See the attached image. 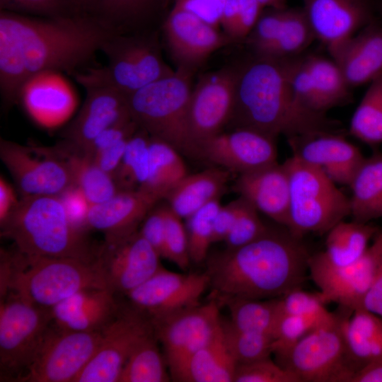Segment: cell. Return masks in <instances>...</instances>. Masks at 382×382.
I'll return each instance as SVG.
<instances>
[{"mask_svg": "<svg viewBox=\"0 0 382 382\" xmlns=\"http://www.w3.org/2000/svg\"><path fill=\"white\" fill-rule=\"evenodd\" d=\"M114 32L88 13L40 17L0 10V92L7 105L40 76L72 74L100 51Z\"/></svg>", "mask_w": 382, "mask_h": 382, "instance_id": "cell-1", "label": "cell"}, {"mask_svg": "<svg viewBox=\"0 0 382 382\" xmlns=\"http://www.w3.org/2000/svg\"><path fill=\"white\" fill-rule=\"evenodd\" d=\"M301 239L286 227L268 228L247 245L212 255L206 271L212 299H274L301 288L311 256Z\"/></svg>", "mask_w": 382, "mask_h": 382, "instance_id": "cell-2", "label": "cell"}, {"mask_svg": "<svg viewBox=\"0 0 382 382\" xmlns=\"http://www.w3.org/2000/svg\"><path fill=\"white\" fill-rule=\"evenodd\" d=\"M273 138L289 139L332 131L325 114L304 108L294 97L280 60L257 57L238 66L234 105L228 124Z\"/></svg>", "mask_w": 382, "mask_h": 382, "instance_id": "cell-3", "label": "cell"}, {"mask_svg": "<svg viewBox=\"0 0 382 382\" xmlns=\"http://www.w3.org/2000/svg\"><path fill=\"white\" fill-rule=\"evenodd\" d=\"M1 236L28 257L96 261L99 250L69 219L58 195L25 196L1 226Z\"/></svg>", "mask_w": 382, "mask_h": 382, "instance_id": "cell-4", "label": "cell"}, {"mask_svg": "<svg viewBox=\"0 0 382 382\" xmlns=\"http://www.w3.org/2000/svg\"><path fill=\"white\" fill-rule=\"evenodd\" d=\"M0 279L1 296L12 292L48 309L83 289L108 288L96 260L28 257L17 250H1Z\"/></svg>", "mask_w": 382, "mask_h": 382, "instance_id": "cell-5", "label": "cell"}, {"mask_svg": "<svg viewBox=\"0 0 382 382\" xmlns=\"http://www.w3.org/2000/svg\"><path fill=\"white\" fill-rule=\"evenodd\" d=\"M100 52L106 56L105 65L73 74L84 88H108L128 96L175 71L163 59L158 33L151 28L115 33Z\"/></svg>", "mask_w": 382, "mask_h": 382, "instance_id": "cell-6", "label": "cell"}, {"mask_svg": "<svg viewBox=\"0 0 382 382\" xmlns=\"http://www.w3.org/2000/svg\"><path fill=\"white\" fill-rule=\"evenodd\" d=\"M192 73L177 69L127 96L130 114L150 137L197 158L188 125Z\"/></svg>", "mask_w": 382, "mask_h": 382, "instance_id": "cell-7", "label": "cell"}, {"mask_svg": "<svg viewBox=\"0 0 382 382\" xmlns=\"http://www.w3.org/2000/svg\"><path fill=\"white\" fill-rule=\"evenodd\" d=\"M284 164L289 180L286 228L302 238L308 233H327L350 215L349 199L322 170L293 156Z\"/></svg>", "mask_w": 382, "mask_h": 382, "instance_id": "cell-8", "label": "cell"}, {"mask_svg": "<svg viewBox=\"0 0 382 382\" xmlns=\"http://www.w3.org/2000/svg\"><path fill=\"white\" fill-rule=\"evenodd\" d=\"M306 335L277 355L282 366L299 382H351L355 370L347 354L342 322L347 309Z\"/></svg>", "mask_w": 382, "mask_h": 382, "instance_id": "cell-9", "label": "cell"}, {"mask_svg": "<svg viewBox=\"0 0 382 382\" xmlns=\"http://www.w3.org/2000/svg\"><path fill=\"white\" fill-rule=\"evenodd\" d=\"M51 323L50 309L12 292L1 296V381H16L28 366Z\"/></svg>", "mask_w": 382, "mask_h": 382, "instance_id": "cell-10", "label": "cell"}, {"mask_svg": "<svg viewBox=\"0 0 382 382\" xmlns=\"http://www.w3.org/2000/svg\"><path fill=\"white\" fill-rule=\"evenodd\" d=\"M102 331L66 330L52 322L17 382H75L96 352Z\"/></svg>", "mask_w": 382, "mask_h": 382, "instance_id": "cell-11", "label": "cell"}, {"mask_svg": "<svg viewBox=\"0 0 382 382\" xmlns=\"http://www.w3.org/2000/svg\"><path fill=\"white\" fill-rule=\"evenodd\" d=\"M0 157L23 197L59 195L75 185L57 146H28L1 139Z\"/></svg>", "mask_w": 382, "mask_h": 382, "instance_id": "cell-12", "label": "cell"}, {"mask_svg": "<svg viewBox=\"0 0 382 382\" xmlns=\"http://www.w3.org/2000/svg\"><path fill=\"white\" fill-rule=\"evenodd\" d=\"M220 303L211 299L204 304L150 320L164 350L171 376L193 353L212 341L220 332Z\"/></svg>", "mask_w": 382, "mask_h": 382, "instance_id": "cell-13", "label": "cell"}, {"mask_svg": "<svg viewBox=\"0 0 382 382\" xmlns=\"http://www.w3.org/2000/svg\"><path fill=\"white\" fill-rule=\"evenodd\" d=\"M154 331L150 319L134 308H121L102 330L100 345L75 382H119L122 369L137 344Z\"/></svg>", "mask_w": 382, "mask_h": 382, "instance_id": "cell-14", "label": "cell"}, {"mask_svg": "<svg viewBox=\"0 0 382 382\" xmlns=\"http://www.w3.org/2000/svg\"><path fill=\"white\" fill-rule=\"evenodd\" d=\"M238 67L226 66L203 76L192 88L188 125L198 158L200 145L228 124L234 105Z\"/></svg>", "mask_w": 382, "mask_h": 382, "instance_id": "cell-15", "label": "cell"}, {"mask_svg": "<svg viewBox=\"0 0 382 382\" xmlns=\"http://www.w3.org/2000/svg\"><path fill=\"white\" fill-rule=\"evenodd\" d=\"M382 251V232L357 262L334 267L308 260V273L325 304L335 303L354 311L362 308L374 282Z\"/></svg>", "mask_w": 382, "mask_h": 382, "instance_id": "cell-16", "label": "cell"}, {"mask_svg": "<svg viewBox=\"0 0 382 382\" xmlns=\"http://www.w3.org/2000/svg\"><path fill=\"white\" fill-rule=\"evenodd\" d=\"M208 287L209 279L206 272L177 273L161 267L126 295L133 308L153 320L200 304Z\"/></svg>", "mask_w": 382, "mask_h": 382, "instance_id": "cell-17", "label": "cell"}, {"mask_svg": "<svg viewBox=\"0 0 382 382\" xmlns=\"http://www.w3.org/2000/svg\"><path fill=\"white\" fill-rule=\"evenodd\" d=\"M160 257L138 231L119 241L105 243L96 261L108 288L127 294L162 267Z\"/></svg>", "mask_w": 382, "mask_h": 382, "instance_id": "cell-18", "label": "cell"}, {"mask_svg": "<svg viewBox=\"0 0 382 382\" xmlns=\"http://www.w3.org/2000/svg\"><path fill=\"white\" fill-rule=\"evenodd\" d=\"M198 158L241 175L277 163V150L275 138L238 128L221 132L203 142Z\"/></svg>", "mask_w": 382, "mask_h": 382, "instance_id": "cell-19", "label": "cell"}, {"mask_svg": "<svg viewBox=\"0 0 382 382\" xmlns=\"http://www.w3.org/2000/svg\"><path fill=\"white\" fill-rule=\"evenodd\" d=\"M302 8L315 38L332 57L374 20V0H303Z\"/></svg>", "mask_w": 382, "mask_h": 382, "instance_id": "cell-20", "label": "cell"}, {"mask_svg": "<svg viewBox=\"0 0 382 382\" xmlns=\"http://www.w3.org/2000/svg\"><path fill=\"white\" fill-rule=\"evenodd\" d=\"M162 31L177 69L191 73L213 52L233 41L217 28L175 7L166 18Z\"/></svg>", "mask_w": 382, "mask_h": 382, "instance_id": "cell-21", "label": "cell"}, {"mask_svg": "<svg viewBox=\"0 0 382 382\" xmlns=\"http://www.w3.org/2000/svg\"><path fill=\"white\" fill-rule=\"evenodd\" d=\"M293 156L322 170L336 184L349 185L364 159L361 151L332 131H321L288 139Z\"/></svg>", "mask_w": 382, "mask_h": 382, "instance_id": "cell-22", "label": "cell"}, {"mask_svg": "<svg viewBox=\"0 0 382 382\" xmlns=\"http://www.w3.org/2000/svg\"><path fill=\"white\" fill-rule=\"evenodd\" d=\"M85 89V101L63 133L66 141L81 152L105 129L132 119L127 96L108 88Z\"/></svg>", "mask_w": 382, "mask_h": 382, "instance_id": "cell-23", "label": "cell"}, {"mask_svg": "<svg viewBox=\"0 0 382 382\" xmlns=\"http://www.w3.org/2000/svg\"><path fill=\"white\" fill-rule=\"evenodd\" d=\"M163 198L144 189L118 191L100 204H91L86 226L102 232L105 243H114L139 231L149 211Z\"/></svg>", "mask_w": 382, "mask_h": 382, "instance_id": "cell-24", "label": "cell"}, {"mask_svg": "<svg viewBox=\"0 0 382 382\" xmlns=\"http://www.w3.org/2000/svg\"><path fill=\"white\" fill-rule=\"evenodd\" d=\"M116 293L109 288L83 289L50 309L58 328L78 332L102 331L119 313Z\"/></svg>", "mask_w": 382, "mask_h": 382, "instance_id": "cell-25", "label": "cell"}, {"mask_svg": "<svg viewBox=\"0 0 382 382\" xmlns=\"http://www.w3.org/2000/svg\"><path fill=\"white\" fill-rule=\"evenodd\" d=\"M235 191L280 226L286 227L289 211V180L284 163L278 162L239 175Z\"/></svg>", "mask_w": 382, "mask_h": 382, "instance_id": "cell-26", "label": "cell"}, {"mask_svg": "<svg viewBox=\"0 0 382 382\" xmlns=\"http://www.w3.org/2000/svg\"><path fill=\"white\" fill-rule=\"evenodd\" d=\"M350 88L370 83L382 74V25L372 21L332 57Z\"/></svg>", "mask_w": 382, "mask_h": 382, "instance_id": "cell-27", "label": "cell"}, {"mask_svg": "<svg viewBox=\"0 0 382 382\" xmlns=\"http://www.w3.org/2000/svg\"><path fill=\"white\" fill-rule=\"evenodd\" d=\"M231 172L223 168H209L187 174L167 194L168 207L182 219H187L225 191Z\"/></svg>", "mask_w": 382, "mask_h": 382, "instance_id": "cell-28", "label": "cell"}, {"mask_svg": "<svg viewBox=\"0 0 382 382\" xmlns=\"http://www.w3.org/2000/svg\"><path fill=\"white\" fill-rule=\"evenodd\" d=\"M342 328L347 354L355 373L382 359V317L363 308L347 310Z\"/></svg>", "mask_w": 382, "mask_h": 382, "instance_id": "cell-29", "label": "cell"}, {"mask_svg": "<svg viewBox=\"0 0 382 382\" xmlns=\"http://www.w3.org/2000/svg\"><path fill=\"white\" fill-rule=\"evenodd\" d=\"M237 365L220 330L212 341L190 356L171 376L183 382H234Z\"/></svg>", "mask_w": 382, "mask_h": 382, "instance_id": "cell-30", "label": "cell"}, {"mask_svg": "<svg viewBox=\"0 0 382 382\" xmlns=\"http://www.w3.org/2000/svg\"><path fill=\"white\" fill-rule=\"evenodd\" d=\"M40 76L23 90L21 100L30 115L45 127L63 122L71 113L74 100L68 89L59 82Z\"/></svg>", "mask_w": 382, "mask_h": 382, "instance_id": "cell-31", "label": "cell"}, {"mask_svg": "<svg viewBox=\"0 0 382 382\" xmlns=\"http://www.w3.org/2000/svg\"><path fill=\"white\" fill-rule=\"evenodd\" d=\"M376 233L377 228L368 222L342 220L327 232L325 250L311 257L330 267L352 265L364 255Z\"/></svg>", "mask_w": 382, "mask_h": 382, "instance_id": "cell-32", "label": "cell"}, {"mask_svg": "<svg viewBox=\"0 0 382 382\" xmlns=\"http://www.w3.org/2000/svg\"><path fill=\"white\" fill-rule=\"evenodd\" d=\"M350 215L367 223L382 217V154L364 158L349 185Z\"/></svg>", "mask_w": 382, "mask_h": 382, "instance_id": "cell-33", "label": "cell"}, {"mask_svg": "<svg viewBox=\"0 0 382 382\" xmlns=\"http://www.w3.org/2000/svg\"><path fill=\"white\" fill-rule=\"evenodd\" d=\"M165 0H99L91 13L116 33L149 29Z\"/></svg>", "mask_w": 382, "mask_h": 382, "instance_id": "cell-34", "label": "cell"}, {"mask_svg": "<svg viewBox=\"0 0 382 382\" xmlns=\"http://www.w3.org/2000/svg\"><path fill=\"white\" fill-rule=\"evenodd\" d=\"M57 146L71 170L75 185L91 204L105 202L119 191L113 178L88 156L66 141Z\"/></svg>", "mask_w": 382, "mask_h": 382, "instance_id": "cell-35", "label": "cell"}, {"mask_svg": "<svg viewBox=\"0 0 382 382\" xmlns=\"http://www.w3.org/2000/svg\"><path fill=\"white\" fill-rule=\"evenodd\" d=\"M230 312L231 324L236 328L273 337L281 316L279 298L268 299H227L219 302Z\"/></svg>", "mask_w": 382, "mask_h": 382, "instance_id": "cell-36", "label": "cell"}, {"mask_svg": "<svg viewBox=\"0 0 382 382\" xmlns=\"http://www.w3.org/2000/svg\"><path fill=\"white\" fill-rule=\"evenodd\" d=\"M179 153L161 140L150 137L149 170L144 189L165 199L169 191L185 175L187 170Z\"/></svg>", "mask_w": 382, "mask_h": 382, "instance_id": "cell-37", "label": "cell"}, {"mask_svg": "<svg viewBox=\"0 0 382 382\" xmlns=\"http://www.w3.org/2000/svg\"><path fill=\"white\" fill-rule=\"evenodd\" d=\"M316 39L304 11L301 8H286L279 33L274 40L255 55L274 60L299 57Z\"/></svg>", "mask_w": 382, "mask_h": 382, "instance_id": "cell-38", "label": "cell"}, {"mask_svg": "<svg viewBox=\"0 0 382 382\" xmlns=\"http://www.w3.org/2000/svg\"><path fill=\"white\" fill-rule=\"evenodd\" d=\"M154 330L135 347L121 372L119 382H166L168 364L159 349Z\"/></svg>", "mask_w": 382, "mask_h": 382, "instance_id": "cell-39", "label": "cell"}, {"mask_svg": "<svg viewBox=\"0 0 382 382\" xmlns=\"http://www.w3.org/2000/svg\"><path fill=\"white\" fill-rule=\"evenodd\" d=\"M303 58L324 112L345 103L349 98L351 88L334 59L318 55Z\"/></svg>", "mask_w": 382, "mask_h": 382, "instance_id": "cell-40", "label": "cell"}, {"mask_svg": "<svg viewBox=\"0 0 382 382\" xmlns=\"http://www.w3.org/2000/svg\"><path fill=\"white\" fill-rule=\"evenodd\" d=\"M149 135L141 129L129 138L113 179L119 191L141 188L149 170Z\"/></svg>", "mask_w": 382, "mask_h": 382, "instance_id": "cell-41", "label": "cell"}, {"mask_svg": "<svg viewBox=\"0 0 382 382\" xmlns=\"http://www.w3.org/2000/svg\"><path fill=\"white\" fill-rule=\"evenodd\" d=\"M349 132L366 144H382V74L369 83L352 117Z\"/></svg>", "mask_w": 382, "mask_h": 382, "instance_id": "cell-42", "label": "cell"}, {"mask_svg": "<svg viewBox=\"0 0 382 382\" xmlns=\"http://www.w3.org/2000/svg\"><path fill=\"white\" fill-rule=\"evenodd\" d=\"M221 331L228 350L238 364L270 357L272 354L274 338L270 335L239 330L222 317Z\"/></svg>", "mask_w": 382, "mask_h": 382, "instance_id": "cell-43", "label": "cell"}, {"mask_svg": "<svg viewBox=\"0 0 382 382\" xmlns=\"http://www.w3.org/2000/svg\"><path fill=\"white\" fill-rule=\"evenodd\" d=\"M221 206L219 199H214L186 219L190 261L199 263L207 260L209 247L214 243V221Z\"/></svg>", "mask_w": 382, "mask_h": 382, "instance_id": "cell-44", "label": "cell"}, {"mask_svg": "<svg viewBox=\"0 0 382 382\" xmlns=\"http://www.w3.org/2000/svg\"><path fill=\"white\" fill-rule=\"evenodd\" d=\"M282 62L290 88L296 99L306 109L325 114L317 91L303 57H294Z\"/></svg>", "mask_w": 382, "mask_h": 382, "instance_id": "cell-45", "label": "cell"}, {"mask_svg": "<svg viewBox=\"0 0 382 382\" xmlns=\"http://www.w3.org/2000/svg\"><path fill=\"white\" fill-rule=\"evenodd\" d=\"M0 10L48 18L85 13L77 0H0Z\"/></svg>", "mask_w": 382, "mask_h": 382, "instance_id": "cell-46", "label": "cell"}, {"mask_svg": "<svg viewBox=\"0 0 382 382\" xmlns=\"http://www.w3.org/2000/svg\"><path fill=\"white\" fill-rule=\"evenodd\" d=\"M238 214L230 233L225 239L227 248L247 245L262 236L268 229L260 217L259 212L246 199L239 197Z\"/></svg>", "mask_w": 382, "mask_h": 382, "instance_id": "cell-47", "label": "cell"}, {"mask_svg": "<svg viewBox=\"0 0 382 382\" xmlns=\"http://www.w3.org/2000/svg\"><path fill=\"white\" fill-rule=\"evenodd\" d=\"M281 312L304 316L326 323L335 316V313L330 312L325 308L318 293L313 294L301 289H294L279 297Z\"/></svg>", "mask_w": 382, "mask_h": 382, "instance_id": "cell-48", "label": "cell"}, {"mask_svg": "<svg viewBox=\"0 0 382 382\" xmlns=\"http://www.w3.org/2000/svg\"><path fill=\"white\" fill-rule=\"evenodd\" d=\"M162 257L183 270H187L190 261L186 227L182 218L167 205L166 233Z\"/></svg>", "mask_w": 382, "mask_h": 382, "instance_id": "cell-49", "label": "cell"}, {"mask_svg": "<svg viewBox=\"0 0 382 382\" xmlns=\"http://www.w3.org/2000/svg\"><path fill=\"white\" fill-rule=\"evenodd\" d=\"M328 322L322 323L304 316L282 313L274 334L272 354L275 356L282 354L311 330Z\"/></svg>", "mask_w": 382, "mask_h": 382, "instance_id": "cell-50", "label": "cell"}, {"mask_svg": "<svg viewBox=\"0 0 382 382\" xmlns=\"http://www.w3.org/2000/svg\"><path fill=\"white\" fill-rule=\"evenodd\" d=\"M234 382H299L298 379L270 357L238 364Z\"/></svg>", "mask_w": 382, "mask_h": 382, "instance_id": "cell-51", "label": "cell"}, {"mask_svg": "<svg viewBox=\"0 0 382 382\" xmlns=\"http://www.w3.org/2000/svg\"><path fill=\"white\" fill-rule=\"evenodd\" d=\"M166 206L156 207L149 211L143 220L140 234L162 257L166 233Z\"/></svg>", "mask_w": 382, "mask_h": 382, "instance_id": "cell-52", "label": "cell"}, {"mask_svg": "<svg viewBox=\"0 0 382 382\" xmlns=\"http://www.w3.org/2000/svg\"><path fill=\"white\" fill-rule=\"evenodd\" d=\"M263 10L264 8L256 0H243L227 35L233 41L247 39Z\"/></svg>", "mask_w": 382, "mask_h": 382, "instance_id": "cell-53", "label": "cell"}, {"mask_svg": "<svg viewBox=\"0 0 382 382\" xmlns=\"http://www.w3.org/2000/svg\"><path fill=\"white\" fill-rule=\"evenodd\" d=\"M226 1L175 0L173 7L190 12L203 21L218 28Z\"/></svg>", "mask_w": 382, "mask_h": 382, "instance_id": "cell-54", "label": "cell"}, {"mask_svg": "<svg viewBox=\"0 0 382 382\" xmlns=\"http://www.w3.org/2000/svg\"><path fill=\"white\" fill-rule=\"evenodd\" d=\"M58 196L72 223L82 229L83 226H86L91 204L81 190L76 185H74Z\"/></svg>", "mask_w": 382, "mask_h": 382, "instance_id": "cell-55", "label": "cell"}, {"mask_svg": "<svg viewBox=\"0 0 382 382\" xmlns=\"http://www.w3.org/2000/svg\"><path fill=\"white\" fill-rule=\"evenodd\" d=\"M239 205L238 198L225 206H221L214 221L213 243L225 241L236 222Z\"/></svg>", "mask_w": 382, "mask_h": 382, "instance_id": "cell-56", "label": "cell"}, {"mask_svg": "<svg viewBox=\"0 0 382 382\" xmlns=\"http://www.w3.org/2000/svg\"><path fill=\"white\" fill-rule=\"evenodd\" d=\"M129 138L122 140L117 144L96 154L93 156L91 157V158L102 170L110 174L113 178V175L123 156Z\"/></svg>", "mask_w": 382, "mask_h": 382, "instance_id": "cell-57", "label": "cell"}, {"mask_svg": "<svg viewBox=\"0 0 382 382\" xmlns=\"http://www.w3.org/2000/svg\"><path fill=\"white\" fill-rule=\"evenodd\" d=\"M362 308L382 317V251L374 282Z\"/></svg>", "mask_w": 382, "mask_h": 382, "instance_id": "cell-58", "label": "cell"}, {"mask_svg": "<svg viewBox=\"0 0 382 382\" xmlns=\"http://www.w3.org/2000/svg\"><path fill=\"white\" fill-rule=\"evenodd\" d=\"M13 187L2 176L0 177V225L2 226L18 205Z\"/></svg>", "mask_w": 382, "mask_h": 382, "instance_id": "cell-59", "label": "cell"}, {"mask_svg": "<svg viewBox=\"0 0 382 382\" xmlns=\"http://www.w3.org/2000/svg\"><path fill=\"white\" fill-rule=\"evenodd\" d=\"M351 382H382V359L362 366L354 374Z\"/></svg>", "mask_w": 382, "mask_h": 382, "instance_id": "cell-60", "label": "cell"}, {"mask_svg": "<svg viewBox=\"0 0 382 382\" xmlns=\"http://www.w3.org/2000/svg\"><path fill=\"white\" fill-rule=\"evenodd\" d=\"M265 8H284L287 0H256Z\"/></svg>", "mask_w": 382, "mask_h": 382, "instance_id": "cell-61", "label": "cell"}, {"mask_svg": "<svg viewBox=\"0 0 382 382\" xmlns=\"http://www.w3.org/2000/svg\"><path fill=\"white\" fill-rule=\"evenodd\" d=\"M99 0H77L81 10L88 13H91L96 8Z\"/></svg>", "mask_w": 382, "mask_h": 382, "instance_id": "cell-62", "label": "cell"}, {"mask_svg": "<svg viewBox=\"0 0 382 382\" xmlns=\"http://www.w3.org/2000/svg\"><path fill=\"white\" fill-rule=\"evenodd\" d=\"M376 11H378L382 14V0H374Z\"/></svg>", "mask_w": 382, "mask_h": 382, "instance_id": "cell-63", "label": "cell"}]
</instances>
